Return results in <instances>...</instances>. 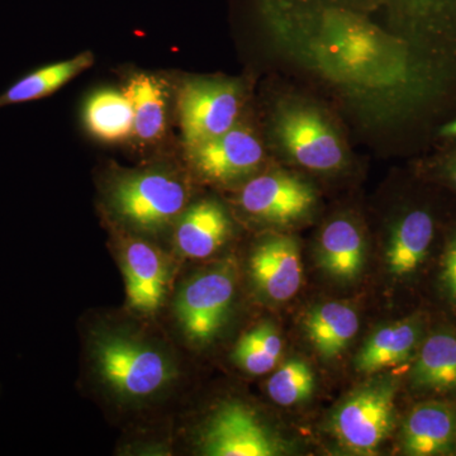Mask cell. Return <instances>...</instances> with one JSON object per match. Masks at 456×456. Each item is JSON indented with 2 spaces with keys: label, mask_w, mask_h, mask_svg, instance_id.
<instances>
[{
  "label": "cell",
  "mask_w": 456,
  "mask_h": 456,
  "mask_svg": "<svg viewBox=\"0 0 456 456\" xmlns=\"http://www.w3.org/2000/svg\"><path fill=\"white\" fill-rule=\"evenodd\" d=\"M94 359L102 379L125 398L150 397L174 377L173 365L164 353L130 336H99Z\"/></svg>",
  "instance_id": "6da1fadb"
},
{
  "label": "cell",
  "mask_w": 456,
  "mask_h": 456,
  "mask_svg": "<svg viewBox=\"0 0 456 456\" xmlns=\"http://www.w3.org/2000/svg\"><path fill=\"white\" fill-rule=\"evenodd\" d=\"M395 388L391 382L369 384L353 393L336 410V437L354 454L370 455L391 434Z\"/></svg>",
  "instance_id": "7a4b0ae2"
},
{
  "label": "cell",
  "mask_w": 456,
  "mask_h": 456,
  "mask_svg": "<svg viewBox=\"0 0 456 456\" xmlns=\"http://www.w3.org/2000/svg\"><path fill=\"white\" fill-rule=\"evenodd\" d=\"M236 292L230 266L207 270L185 283L175 302V314L189 340L212 341L226 322Z\"/></svg>",
  "instance_id": "3957f363"
},
{
  "label": "cell",
  "mask_w": 456,
  "mask_h": 456,
  "mask_svg": "<svg viewBox=\"0 0 456 456\" xmlns=\"http://www.w3.org/2000/svg\"><path fill=\"white\" fill-rule=\"evenodd\" d=\"M112 200L126 221L142 230L154 231L178 217L187 203V191L173 176L149 171L118 182Z\"/></svg>",
  "instance_id": "277c9868"
},
{
  "label": "cell",
  "mask_w": 456,
  "mask_h": 456,
  "mask_svg": "<svg viewBox=\"0 0 456 456\" xmlns=\"http://www.w3.org/2000/svg\"><path fill=\"white\" fill-rule=\"evenodd\" d=\"M240 104L235 84L213 80L185 84L178 101L185 143L194 149L235 127Z\"/></svg>",
  "instance_id": "5b68a950"
},
{
  "label": "cell",
  "mask_w": 456,
  "mask_h": 456,
  "mask_svg": "<svg viewBox=\"0 0 456 456\" xmlns=\"http://www.w3.org/2000/svg\"><path fill=\"white\" fill-rule=\"evenodd\" d=\"M277 134L285 151L305 169L332 171L344 164L340 139L316 110H285L279 116Z\"/></svg>",
  "instance_id": "8992f818"
},
{
  "label": "cell",
  "mask_w": 456,
  "mask_h": 456,
  "mask_svg": "<svg viewBox=\"0 0 456 456\" xmlns=\"http://www.w3.org/2000/svg\"><path fill=\"white\" fill-rule=\"evenodd\" d=\"M388 5L403 44L456 57V0H388Z\"/></svg>",
  "instance_id": "52a82bcc"
},
{
  "label": "cell",
  "mask_w": 456,
  "mask_h": 456,
  "mask_svg": "<svg viewBox=\"0 0 456 456\" xmlns=\"http://www.w3.org/2000/svg\"><path fill=\"white\" fill-rule=\"evenodd\" d=\"M202 450L211 456H273L281 448L250 410L231 403L220 408L207 425Z\"/></svg>",
  "instance_id": "ba28073f"
},
{
  "label": "cell",
  "mask_w": 456,
  "mask_h": 456,
  "mask_svg": "<svg viewBox=\"0 0 456 456\" xmlns=\"http://www.w3.org/2000/svg\"><path fill=\"white\" fill-rule=\"evenodd\" d=\"M242 208L261 220L289 224L311 211L316 194L307 183L285 175L266 174L245 185L240 197Z\"/></svg>",
  "instance_id": "9c48e42d"
},
{
  "label": "cell",
  "mask_w": 456,
  "mask_h": 456,
  "mask_svg": "<svg viewBox=\"0 0 456 456\" xmlns=\"http://www.w3.org/2000/svg\"><path fill=\"white\" fill-rule=\"evenodd\" d=\"M191 155L204 178L224 183L256 170L264 150L253 132L235 126L226 134L191 149Z\"/></svg>",
  "instance_id": "30bf717a"
},
{
  "label": "cell",
  "mask_w": 456,
  "mask_h": 456,
  "mask_svg": "<svg viewBox=\"0 0 456 456\" xmlns=\"http://www.w3.org/2000/svg\"><path fill=\"white\" fill-rule=\"evenodd\" d=\"M299 246L292 237H270L256 246L250 257V274L266 298L285 302L296 296L302 283Z\"/></svg>",
  "instance_id": "8fae6325"
},
{
  "label": "cell",
  "mask_w": 456,
  "mask_h": 456,
  "mask_svg": "<svg viewBox=\"0 0 456 456\" xmlns=\"http://www.w3.org/2000/svg\"><path fill=\"white\" fill-rule=\"evenodd\" d=\"M128 307L140 314H154L163 305L169 281V265L155 246L128 242L122 259Z\"/></svg>",
  "instance_id": "7c38bea8"
},
{
  "label": "cell",
  "mask_w": 456,
  "mask_h": 456,
  "mask_svg": "<svg viewBox=\"0 0 456 456\" xmlns=\"http://www.w3.org/2000/svg\"><path fill=\"white\" fill-rule=\"evenodd\" d=\"M456 441V413L448 404H419L402 428V446L407 455L436 456L452 452Z\"/></svg>",
  "instance_id": "4fadbf2b"
},
{
  "label": "cell",
  "mask_w": 456,
  "mask_h": 456,
  "mask_svg": "<svg viewBox=\"0 0 456 456\" xmlns=\"http://www.w3.org/2000/svg\"><path fill=\"white\" fill-rule=\"evenodd\" d=\"M230 221L221 204L203 200L183 215L175 231L180 254L191 259L211 256L226 241Z\"/></svg>",
  "instance_id": "5bb4252c"
},
{
  "label": "cell",
  "mask_w": 456,
  "mask_h": 456,
  "mask_svg": "<svg viewBox=\"0 0 456 456\" xmlns=\"http://www.w3.org/2000/svg\"><path fill=\"white\" fill-rule=\"evenodd\" d=\"M318 260L327 274L342 281L359 277L365 263V244L359 227L340 218L330 222L320 236Z\"/></svg>",
  "instance_id": "9a60e30c"
},
{
  "label": "cell",
  "mask_w": 456,
  "mask_h": 456,
  "mask_svg": "<svg viewBox=\"0 0 456 456\" xmlns=\"http://www.w3.org/2000/svg\"><path fill=\"white\" fill-rule=\"evenodd\" d=\"M434 239V222L425 211L407 213L395 224L387 248V265L395 277L412 274L424 263Z\"/></svg>",
  "instance_id": "2e32d148"
},
{
  "label": "cell",
  "mask_w": 456,
  "mask_h": 456,
  "mask_svg": "<svg viewBox=\"0 0 456 456\" xmlns=\"http://www.w3.org/2000/svg\"><path fill=\"white\" fill-rule=\"evenodd\" d=\"M311 344L323 359L338 358L359 331L358 314L344 303L316 305L305 320Z\"/></svg>",
  "instance_id": "e0dca14e"
},
{
  "label": "cell",
  "mask_w": 456,
  "mask_h": 456,
  "mask_svg": "<svg viewBox=\"0 0 456 456\" xmlns=\"http://www.w3.org/2000/svg\"><path fill=\"white\" fill-rule=\"evenodd\" d=\"M421 330L413 321H402L374 332L356 356V369L371 374L411 358Z\"/></svg>",
  "instance_id": "ac0fdd59"
},
{
  "label": "cell",
  "mask_w": 456,
  "mask_h": 456,
  "mask_svg": "<svg viewBox=\"0 0 456 456\" xmlns=\"http://www.w3.org/2000/svg\"><path fill=\"white\" fill-rule=\"evenodd\" d=\"M84 119L90 134L104 142H122L134 134V110L125 92L104 89L93 94Z\"/></svg>",
  "instance_id": "d6986e66"
},
{
  "label": "cell",
  "mask_w": 456,
  "mask_h": 456,
  "mask_svg": "<svg viewBox=\"0 0 456 456\" xmlns=\"http://www.w3.org/2000/svg\"><path fill=\"white\" fill-rule=\"evenodd\" d=\"M93 61L94 59L92 53H84L73 59L37 69L18 80L0 95V108L49 97L84 73L93 65Z\"/></svg>",
  "instance_id": "ffe728a7"
},
{
  "label": "cell",
  "mask_w": 456,
  "mask_h": 456,
  "mask_svg": "<svg viewBox=\"0 0 456 456\" xmlns=\"http://www.w3.org/2000/svg\"><path fill=\"white\" fill-rule=\"evenodd\" d=\"M134 117V134L152 142L163 137L167 127V90L160 79L150 74L131 77L125 89Z\"/></svg>",
  "instance_id": "44dd1931"
},
{
  "label": "cell",
  "mask_w": 456,
  "mask_h": 456,
  "mask_svg": "<svg viewBox=\"0 0 456 456\" xmlns=\"http://www.w3.org/2000/svg\"><path fill=\"white\" fill-rule=\"evenodd\" d=\"M412 383L434 391L456 389V336L441 332L425 341L413 368Z\"/></svg>",
  "instance_id": "7402d4cb"
},
{
  "label": "cell",
  "mask_w": 456,
  "mask_h": 456,
  "mask_svg": "<svg viewBox=\"0 0 456 456\" xmlns=\"http://www.w3.org/2000/svg\"><path fill=\"white\" fill-rule=\"evenodd\" d=\"M283 351V341L272 323H261L246 332L233 350V362L253 375L269 373L277 367Z\"/></svg>",
  "instance_id": "603a6c76"
},
{
  "label": "cell",
  "mask_w": 456,
  "mask_h": 456,
  "mask_svg": "<svg viewBox=\"0 0 456 456\" xmlns=\"http://www.w3.org/2000/svg\"><path fill=\"white\" fill-rule=\"evenodd\" d=\"M314 384L316 380L310 365L299 359H290L270 378L268 393L275 403L294 406L311 397Z\"/></svg>",
  "instance_id": "cb8c5ba5"
},
{
  "label": "cell",
  "mask_w": 456,
  "mask_h": 456,
  "mask_svg": "<svg viewBox=\"0 0 456 456\" xmlns=\"http://www.w3.org/2000/svg\"><path fill=\"white\" fill-rule=\"evenodd\" d=\"M444 281L450 294L456 299V239L449 245L444 257Z\"/></svg>",
  "instance_id": "d4e9b609"
},
{
  "label": "cell",
  "mask_w": 456,
  "mask_h": 456,
  "mask_svg": "<svg viewBox=\"0 0 456 456\" xmlns=\"http://www.w3.org/2000/svg\"><path fill=\"white\" fill-rule=\"evenodd\" d=\"M441 136L444 137H456V119L454 121L446 123L440 131Z\"/></svg>",
  "instance_id": "484cf974"
},
{
  "label": "cell",
  "mask_w": 456,
  "mask_h": 456,
  "mask_svg": "<svg viewBox=\"0 0 456 456\" xmlns=\"http://www.w3.org/2000/svg\"><path fill=\"white\" fill-rule=\"evenodd\" d=\"M452 176H454L455 184H456V165H455V167H454V173H452Z\"/></svg>",
  "instance_id": "4316f807"
}]
</instances>
